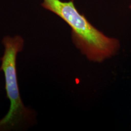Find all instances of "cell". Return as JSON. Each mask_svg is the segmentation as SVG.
Returning <instances> with one entry per match:
<instances>
[{
  "mask_svg": "<svg viewBox=\"0 0 131 131\" xmlns=\"http://www.w3.org/2000/svg\"><path fill=\"white\" fill-rule=\"evenodd\" d=\"M41 6L57 15L70 26L73 42L89 61L101 63L118 52L119 41L105 35L94 27L78 12L73 1L43 0Z\"/></svg>",
  "mask_w": 131,
  "mask_h": 131,
  "instance_id": "obj_1",
  "label": "cell"
},
{
  "mask_svg": "<svg viewBox=\"0 0 131 131\" xmlns=\"http://www.w3.org/2000/svg\"><path fill=\"white\" fill-rule=\"evenodd\" d=\"M2 43L4 47L3 57L0 58V71L4 75L5 89L10 105L7 114L0 119V131L17 129L21 124L32 120L34 111L25 107L19 93L16 72V57L24 47V40L19 35L6 36Z\"/></svg>",
  "mask_w": 131,
  "mask_h": 131,
  "instance_id": "obj_2",
  "label": "cell"
},
{
  "mask_svg": "<svg viewBox=\"0 0 131 131\" xmlns=\"http://www.w3.org/2000/svg\"><path fill=\"white\" fill-rule=\"evenodd\" d=\"M130 10H131V5L130 6Z\"/></svg>",
  "mask_w": 131,
  "mask_h": 131,
  "instance_id": "obj_3",
  "label": "cell"
}]
</instances>
